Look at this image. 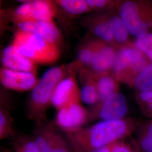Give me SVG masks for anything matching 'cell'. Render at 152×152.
<instances>
[{"instance_id": "6da1fadb", "label": "cell", "mask_w": 152, "mask_h": 152, "mask_svg": "<svg viewBox=\"0 0 152 152\" xmlns=\"http://www.w3.org/2000/svg\"><path fill=\"white\" fill-rule=\"evenodd\" d=\"M141 124L135 118L100 121L87 127L64 131L74 152H95L135 133Z\"/></svg>"}, {"instance_id": "7a4b0ae2", "label": "cell", "mask_w": 152, "mask_h": 152, "mask_svg": "<svg viewBox=\"0 0 152 152\" xmlns=\"http://www.w3.org/2000/svg\"><path fill=\"white\" fill-rule=\"evenodd\" d=\"M64 77L62 67L55 66L44 73L33 88L27 107V116L37 125L46 122V112L52 104L55 88Z\"/></svg>"}, {"instance_id": "3957f363", "label": "cell", "mask_w": 152, "mask_h": 152, "mask_svg": "<svg viewBox=\"0 0 152 152\" xmlns=\"http://www.w3.org/2000/svg\"><path fill=\"white\" fill-rule=\"evenodd\" d=\"M28 59L36 64H53L60 56L58 45L34 33L20 30L11 44Z\"/></svg>"}, {"instance_id": "277c9868", "label": "cell", "mask_w": 152, "mask_h": 152, "mask_svg": "<svg viewBox=\"0 0 152 152\" xmlns=\"http://www.w3.org/2000/svg\"><path fill=\"white\" fill-rule=\"evenodd\" d=\"M118 14L131 35L140 38L152 29V1L126 0L117 3Z\"/></svg>"}, {"instance_id": "5b68a950", "label": "cell", "mask_w": 152, "mask_h": 152, "mask_svg": "<svg viewBox=\"0 0 152 152\" xmlns=\"http://www.w3.org/2000/svg\"><path fill=\"white\" fill-rule=\"evenodd\" d=\"M151 63L132 42L118 48L112 71L119 82L131 87L136 76Z\"/></svg>"}, {"instance_id": "8992f818", "label": "cell", "mask_w": 152, "mask_h": 152, "mask_svg": "<svg viewBox=\"0 0 152 152\" xmlns=\"http://www.w3.org/2000/svg\"><path fill=\"white\" fill-rule=\"evenodd\" d=\"M56 124L37 125L32 137L39 152H74L65 134Z\"/></svg>"}, {"instance_id": "52a82bcc", "label": "cell", "mask_w": 152, "mask_h": 152, "mask_svg": "<svg viewBox=\"0 0 152 152\" xmlns=\"http://www.w3.org/2000/svg\"><path fill=\"white\" fill-rule=\"evenodd\" d=\"M129 112L126 98L119 92H115L89 111V121H112L124 119Z\"/></svg>"}, {"instance_id": "ba28073f", "label": "cell", "mask_w": 152, "mask_h": 152, "mask_svg": "<svg viewBox=\"0 0 152 152\" xmlns=\"http://www.w3.org/2000/svg\"><path fill=\"white\" fill-rule=\"evenodd\" d=\"M55 8L51 2L43 0L27 2L19 6L14 15L19 23L26 22H53Z\"/></svg>"}, {"instance_id": "9c48e42d", "label": "cell", "mask_w": 152, "mask_h": 152, "mask_svg": "<svg viewBox=\"0 0 152 152\" xmlns=\"http://www.w3.org/2000/svg\"><path fill=\"white\" fill-rule=\"evenodd\" d=\"M89 121V111L80 103L66 105L58 110L56 125L63 132L83 127Z\"/></svg>"}, {"instance_id": "30bf717a", "label": "cell", "mask_w": 152, "mask_h": 152, "mask_svg": "<svg viewBox=\"0 0 152 152\" xmlns=\"http://www.w3.org/2000/svg\"><path fill=\"white\" fill-rule=\"evenodd\" d=\"M80 90L73 77L63 78L55 88L52 97V105L57 110L66 105L80 103Z\"/></svg>"}, {"instance_id": "8fae6325", "label": "cell", "mask_w": 152, "mask_h": 152, "mask_svg": "<svg viewBox=\"0 0 152 152\" xmlns=\"http://www.w3.org/2000/svg\"><path fill=\"white\" fill-rule=\"evenodd\" d=\"M0 79L4 86L22 91L33 89L38 82L33 73L12 71L5 68L1 70Z\"/></svg>"}, {"instance_id": "7c38bea8", "label": "cell", "mask_w": 152, "mask_h": 152, "mask_svg": "<svg viewBox=\"0 0 152 152\" xmlns=\"http://www.w3.org/2000/svg\"><path fill=\"white\" fill-rule=\"evenodd\" d=\"M118 48L96 41L95 53L91 66L95 73L108 72L112 70Z\"/></svg>"}, {"instance_id": "4fadbf2b", "label": "cell", "mask_w": 152, "mask_h": 152, "mask_svg": "<svg viewBox=\"0 0 152 152\" xmlns=\"http://www.w3.org/2000/svg\"><path fill=\"white\" fill-rule=\"evenodd\" d=\"M1 61L5 68L12 71L34 73L36 70V63L22 55L12 45L4 49Z\"/></svg>"}, {"instance_id": "5bb4252c", "label": "cell", "mask_w": 152, "mask_h": 152, "mask_svg": "<svg viewBox=\"0 0 152 152\" xmlns=\"http://www.w3.org/2000/svg\"><path fill=\"white\" fill-rule=\"evenodd\" d=\"M18 25L22 31L36 33L52 43L56 44L60 38L59 31L53 22H23Z\"/></svg>"}, {"instance_id": "9a60e30c", "label": "cell", "mask_w": 152, "mask_h": 152, "mask_svg": "<svg viewBox=\"0 0 152 152\" xmlns=\"http://www.w3.org/2000/svg\"><path fill=\"white\" fill-rule=\"evenodd\" d=\"M93 78L98 89L99 103L102 102L115 92H119V82L110 72L95 73Z\"/></svg>"}, {"instance_id": "2e32d148", "label": "cell", "mask_w": 152, "mask_h": 152, "mask_svg": "<svg viewBox=\"0 0 152 152\" xmlns=\"http://www.w3.org/2000/svg\"><path fill=\"white\" fill-rule=\"evenodd\" d=\"M134 142L139 152H152V120L141 122Z\"/></svg>"}, {"instance_id": "e0dca14e", "label": "cell", "mask_w": 152, "mask_h": 152, "mask_svg": "<svg viewBox=\"0 0 152 152\" xmlns=\"http://www.w3.org/2000/svg\"><path fill=\"white\" fill-rule=\"evenodd\" d=\"M107 16L114 41L117 46L119 48L131 43L129 37L130 34L120 15L112 14Z\"/></svg>"}, {"instance_id": "ac0fdd59", "label": "cell", "mask_w": 152, "mask_h": 152, "mask_svg": "<svg viewBox=\"0 0 152 152\" xmlns=\"http://www.w3.org/2000/svg\"><path fill=\"white\" fill-rule=\"evenodd\" d=\"M92 30L100 41L118 48L114 41L107 15L99 16L95 20Z\"/></svg>"}, {"instance_id": "d6986e66", "label": "cell", "mask_w": 152, "mask_h": 152, "mask_svg": "<svg viewBox=\"0 0 152 152\" xmlns=\"http://www.w3.org/2000/svg\"><path fill=\"white\" fill-rule=\"evenodd\" d=\"M16 132L13 127L9 109L1 104L0 110V140L15 138Z\"/></svg>"}, {"instance_id": "ffe728a7", "label": "cell", "mask_w": 152, "mask_h": 152, "mask_svg": "<svg viewBox=\"0 0 152 152\" xmlns=\"http://www.w3.org/2000/svg\"><path fill=\"white\" fill-rule=\"evenodd\" d=\"M131 87L139 92L152 91V63L136 76Z\"/></svg>"}, {"instance_id": "44dd1931", "label": "cell", "mask_w": 152, "mask_h": 152, "mask_svg": "<svg viewBox=\"0 0 152 152\" xmlns=\"http://www.w3.org/2000/svg\"><path fill=\"white\" fill-rule=\"evenodd\" d=\"M80 98L83 103L88 105H96L99 102L98 89L92 77L87 80L80 90Z\"/></svg>"}, {"instance_id": "7402d4cb", "label": "cell", "mask_w": 152, "mask_h": 152, "mask_svg": "<svg viewBox=\"0 0 152 152\" xmlns=\"http://www.w3.org/2000/svg\"><path fill=\"white\" fill-rule=\"evenodd\" d=\"M135 99L142 115L152 120V91H137Z\"/></svg>"}, {"instance_id": "603a6c76", "label": "cell", "mask_w": 152, "mask_h": 152, "mask_svg": "<svg viewBox=\"0 0 152 152\" xmlns=\"http://www.w3.org/2000/svg\"><path fill=\"white\" fill-rule=\"evenodd\" d=\"M57 4L71 14H81L90 10L86 1L83 0H60Z\"/></svg>"}, {"instance_id": "cb8c5ba5", "label": "cell", "mask_w": 152, "mask_h": 152, "mask_svg": "<svg viewBox=\"0 0 152 152\" xmlns=\"http://www.w3.org/2000/svg\"><path fill=\"white\" fill-rule=\"evenodd\" d=\"M95 152H139L133 142L130 144L122 140L114 142Z\"/></svg>"}, {"instance_id": "d4e9b609", "label": "cell", "mask_w": 152, "mask_h": 152, "mask_svg": "<svg viewBox=\"0 0 152 152\" xmlns=\"http://www.w3.org/2000/svg\"><path fill=\"white\" fill-rule=\"evenodd\" d=\"M134 44L152 62V31L142 38L136 39Z\"/></svg>"}, {"instance_id": "484cf974", "label": "cell", "mask_w": 152, "mask_h": 152, "mask_svg": "<svg viewBox=\"0 0 152 152\" xmlns=\"http://www.w3.org/2000/svg\"><path fill=\"white\" fill-rule=\"evenodd\" d=\"M96 41L88 44L78 53V60L85 65H91L95 53Z\"/></svg>"}, {"instance_id": "4316f807", "label": "cell", "mask_w": 152, "mask_h": 152, "mask_svg": "<svg viewBox=\"0 0 152 152\" xmlns=\"http://www.w3.org/2000/svg\"><path fill=\"white\" fill-rule=\"evenodd\" d=\"M14 141L20 147L23 152H39L32 136L22 135L16 137Z\"/></svg>"}, {"instance_id": "83f0119b", "label": "cell", "mask_w": 152, "mask_h": 152, "mask_svg": "<svg viewBox=\"0 0 152 152\" xmlns=\"http://www.w3.org/2000/svg\"><path fill=\"white\" fill-rule=\"evenodd\" d=\"M90 9H104L112 7L115 2L108 0H86Z\"/></svg>"}, {"instance_id": "f1b7e54d", "label": "cell", "mask_w": 152, "mask_h": 152, "mask_svg": "<svg viewBox=\"0 0 152 152\" xmlns=\"http://www.w3.org/2000/svg\"><path fill=\"white\" fill-rule=\"evenodd\" d=\"M13 151L14 152H23L20 147L15 141H14L13 144Z\"/></svg>"}]
</instances>
